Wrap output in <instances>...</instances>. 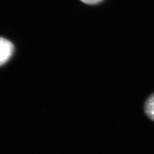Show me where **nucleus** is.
Returning <instances> with one entry per match:
<instances>
[{"mask_svg": "<svg viewBox=\"0 0 154 154\" xmlns=\"http://www.w3.org/2000/svg\"><path fill=\"white\" fill-rule=\"evenodd\" d=\"M14 51V46L8 39L0 37V66L5 64L11 59Z\"/></svg>", "mask_w": 154, "mask_h": 154, "instance_id": "obj_1", "label": "nucleus"}, {"mask_svg": "<svg viewBox=\"0 0 154 154\" xmlns=\"http://www.w3.org/2000/svg\"><path fill=\"white\" fill-rule=\"evenodd\" d=\"M144 109L147 117L154 122V93L146 99L144 103Z\"/></svg>", "mask_w": 154, "mask_h": 154, "instance_id": "obj_2", "label": "nucleus"}, {"mask_svg": "<svg viewBox=\"0 0 154 154\" xmlns=\"http://www.w3.org/2000/svg\"><path fill=\"white\" fill-rule=\"evenodd\" d=\"M80 1L88 5H96L102 2L103 0H80Z\"/></svg>", "mask_w": 154, "mask_h": 154, "instance_id": "obj_3", "label": "nucleus"}]
</instances>
